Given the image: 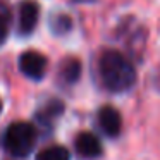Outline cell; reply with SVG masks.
<instances>
[{
    "instance_id": "obj_3",
    "label": "cell",
    "mask_w": 160,
    "mask_h": 160,
    "mask_svg": "<svg viewBox=\"0 0 160 160\" xmlns=\"http://www.w3.org/2000/svg\"><path fill=\"white\" fill-rule=\"evenodd\" d=\"M47 57L36 50H28L19 57V69L29 79H42L47 71Z\"/></svg>"
},
{
    "instance_id": "obj_6",
    "label": "cell",
    "mask_w": 160,
    "mask_h": 160,
    "mask_svg": "<svg viewBox=\"0 0 160 160\" xmlns=\"http://www.w3.org/2000/svg\"><path fill=\"white\" fill-rule=\"evenodd\" d=\"M40 19V7L36 2L33 0H24L19 5V22H18V29L21 35H29L33 33V29L36 28Z\"/></svg>"
},
{
    "instance_id": "obj_4",
    "label": "cell",
    "mask_w": 160,
    "mask_h": 160,
    "mask_svg": "<svg viewBox=\"0 0 160 160\" xmlns=\"http://www.w3.org/2000/svg\"><path fill=\"white\" fill-rule=\"evenodd\" d=\"M97 122H98V128L102 129V132H103L105 136H108V138H115V136L121 134L122 117H121L117 108L110 107V105L102 107L100 110H98Z\"/></svg>"
},
{
    "instance_id": "obj_11",
    "label": "cell",
    "mask_w": 160,
    "mask_h": 160,
    "mask_svg": "<svg viewBox=\"0 0 160 160\" xmlns=\"http://www.w3.org/2000/svg\"><path fill=\"white\" fill-rule=\"evenodd\" d=\"M9 35V24H7V12L0 9V45L5 42Z\"/></svg>"
},
{
    "instance_id": "obj_5",
    "label": "cell",
    "mask_w": 160,
    "mask_h": 160,
    "mask_svg": "<svg viewBox=\"0 0 160 160\" xmlns=\"http://www.w3.org/2000/svg\"><path fill=\"white\" fill-rule=\"evenodd\" d=\"M74 148H76L78 155L83 157V158H98L103 153V146H102V141L98 139V136L86 131L79 132L76 136Z\"/></svg>"
},
{
    "instance_id": "obj_1",
    "label": "cell",
    "mask_w": 160,
    "mask_h": 160,
    "mask_svg": "<svg viewBox=\"0 0 160 160\" xmlns=\"http://www.w3.org/2000/svg\"><path fill=\"white\" fill-rule=\"evenodd\" d=\"M98 72L103 86L112 93L129 91L136 83L132 62L119 50H105L98 60Z\"/></svg>"
},
{
    "instance_id": "obj_12",
    "label": "cell",
    "mask_w": 160,
    "mask_h": 160,
    "mask_svg": "<svg viewBox=\"0 0 160 160\" xmlns=\"http://www.w3.org/2000/svg\"><path fill=\"white\" fill-rule=\"evenodd\" d=\"M0 112H2V102H0Z\"/></svg>"
},
{
    "instance_id": "obj_8",
    "label": "cell",
    "mask_w": 160,
    "mask_h": 160,
    "mask_svg": "<svg viewBox=\"0 0 160 160\" xmlns=\"http://www.w3.org/2000/svg\"><path fill=\"white\" fill-rule=\"evenodd\" d=\"M62 112H64V103H62V102L50 100L48 103H47L45 107L38 112L36 117H38V121L42 122V124H52V122L55 121Z\"/></svg>"
},
{
    "instance_id": "obj_10",
    "label": "cell",
    "mask_w": 160,
    "mask_h": 160,
    "mask_svg": "<svg viewBox=\"0 0 160 160\" xmlns=\"http://www.w3.org/2000/svg\"><path fill=\"white\" fill-rule=\"evenodd\" d=\"M53 29L55 33H66L71 29V19L67 16H60V18H55L53 21Z\"/></svg>"
},
{
    "instance_id": "obj_2",
    "label": "cell",
    "mask_w": 160,
    "mask_h": 160,
    "mask_svg": "<svg viewBox=\"0 0 160 160\" xmlns=\"http://www.w3.org/2000/svg\"><path fill=\"white\" fill-rule=\"evenodd\" d=\"M36 143V131L29 122H12L4 134V146L11 155L26 157Z\"/></svg>"
},
{
    "instance_id": "obj_9",
    "label": "cell",
    "mask_w": 160,
    "mask_h": 160,
    "mask_svg": "<svg viewBox=\"0 0 160 160\" xmlns=\"http://www.w3.org/2000/svg\"><path fill=\"white\" fill-rule=\"evenodd\" d=\"M36 160H71V153L67 148L60 145H52L43 148L36 155Z\"/></svg>"
},
{
    "instance_id": "obj_7",
    "label": "cell",
    "mask_w": 160,
    "mask_h": 160,
    "mask_svg": "<svg viewBox=\"0 0 160 160\" xmlns=\"http://www.w3.org/2000/svg\"><path fill=\"white\" fill-rule=\"evenodd\" d=\"M59 74L66 84H74L81 76V62L78 59H66L59 69Z\"/></svg>"
}]
</instances>
